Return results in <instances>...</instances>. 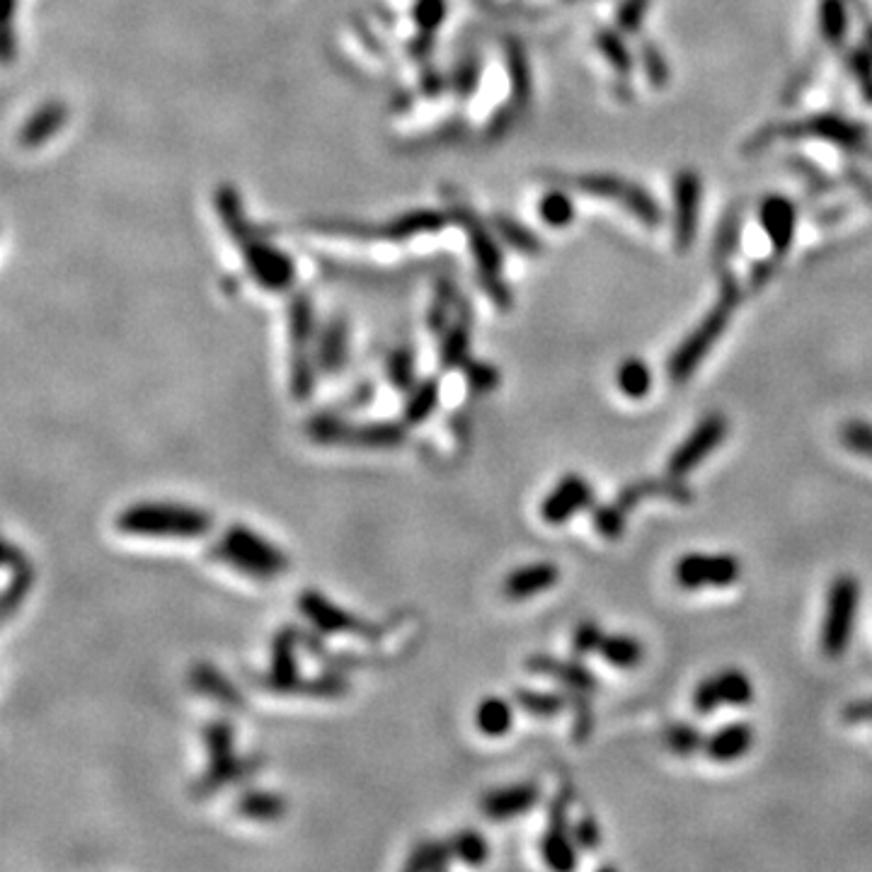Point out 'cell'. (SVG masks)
I'll use <instances>...</instances> for the list:
<instances>
[{
    "instance_id": "1",
    "label": "cell",
    "mask_w": 872,
    "mask_h": 872,
    "mask_svg": "<svg viewBox=\"0 0 872 872\" xmlns=\"http://www.w3.org/2000/svg\"><path fill=\"white\" fill-rule=\"evenodd\" d=\"M117 531L141 538H202L214 529V519L199 507L172 502H139L119 512Z\"/></svg>"
},
{
    "instance_id": "2",
    "label": "cell",
    "mask_w": 872,
    "mask_h": 872,
    "mask_svg": "<svg viewBox=\"0 0 872 872\" xmlns=\"http://www.w3.org/2000/svg\"><path fill=\"white\" fill-rule=\"evenodd\" d=\"M206 749V768L192 785L194 797H209L226 785L250 778L262 766L260 756L235 754V727L228 720H214L202 732Z\"/></svg>"
},
{
    "instance_id": "3",
    "label": "cell",
    "mask_w": 872,
    "mask_h": 872,
    "mask_svg": "<svg viewBox=\"0 0 872 872\" xmlns=\"http://www.w3.org/2000/svg\"><path fill=\"white\" fill-rule=\"evenodd\" d=\"M214 555L228 567L238 570L240 575L262 579V582L289 570V558L284 550L243 524H233L231 529H226V533L218 538Z\"/></svg>"
},
{
    "instance_id": "4",
    "label": "cell",
    "mask_w": 872,
    "mask_h": 872,
    "mask_svg": "<svg viewBox=\"0 0 872 872\" xmlns=\"http://www.w3.org/2000/svg\"><path fill=\"white\" fill-rule=\"evenodd\" d=\"M860 584L853 575H839L826 594L822 623V650L826 657H841L856 630Z\"/></svg>"
},
{
    "instance_id": "5",
    "label": "cell",
    "mask_w": 872,
    "mask_h": 872,
    "mask_svg": "<svg viewBox=\"0 0 872 872\" xmlns=\"http://www.w3.org/2000/svg\"><path fill=\"white\" fill-rule=\"evenodd\" d=\"M298 611L320 635H364V638H369V635L378 633V625L337 606L318 589H303L298 594Z\"/></svg>"
},
{
    "instance_id": "6",
    "label": "cell",
    "mask_w": 872,
    "mask_h": 872,
    "mask_svg": "<svg viewBox=\"0 0 872 872\" xmlns=\"http://www.w3.org/2000/svg\"><path fill=\"white\" fill-rule=\"evenodd\" d=\"M739 575H742V562L727 553H688L674 565V579L684 589L730 587Z\"/></svg>"
},
{
    "instance_id": "7",
    "label": "cell",
    "mask_w": 872,
    "mask_h": 872,
    "mask_svg": "<svg viewBox=\"0 0 872 872\" xmlns=\"http://www.w3.org/2000/svg\"><path fill=\"white\" fill-rule=\"evenodd\" d=\"M572 793L567 788H560L558 795L550 802V817L548 829H545L541 839V856L545 865L558 872H567L577 865L575 853V836H572L570 824H567V814H570Z\"/></svg>"
},
{
    "instance_id": "8",
    "label": "cell",
    "mask_w": 872,
    "mask_h": 872,
    "mask_svg": "<svg viewBox=\"0 0 872 872\" xmlns=\"http://www.w3.org/2000/svg\"><path fill=\"white\" fill-rule=\"evenodd\" d=\"M725 436H727L725 415L713 412V415L703 417V420L696 424V429L681 441L679 449L669 456L667 473L674 475V478H686L691 470L701 466L705 458H708L710 453L725 441Z\"/></svg>"
},
{
    "instance_id": "9",
    "label": "cell",
    "mask_w": 872,
    "mask_h": 872,
    "mask_svg": "<svg viewBox=\"0 0 872 872\" xmlns=\"http://www.w3.org/2000/svg\"><path fill=\"white\" fill-rule=\"evenodd\" d=\"M303 645V630L286 625L272 638V659L265 686L274 693H301L303 676L298 667V647Z\"/></svg>"
},
{
    "instance_id": "10",
    "label": "cell",
    "mask_w": 872,
    "mask_h": 872,
    "mask_svg": "<svg viewBox=\"0 0 872 872\" xmlns=\"http://www.w3.org/2000/svg\"><path fill=\"white\" fill-rule=\"evenodd\" d=\"M751 698H754V686L749 676L739 669H725L696 686L693 708L698 713H713L720 705H749Z\"/></svg>"
},
{
    "instance_id": "11",
    "label": "cell",
    "mask_w": 872,
    "mask_h": 872,
    "mask_svg": "<svg viewBox=\"0 0 872 872\" xmlns=\"http://www.w3.org/2000/svg\"><path fill=\"white\" fill-rule=\"evenodd\" d=\"M594 507V490L587 478L577 473H567L558 480L548 497L541 504V516L550 526H560L570 521L572 516Z\"/></svg>"
},
{
    "instance_id": "12",
    "label": "cell",
    "mask_w": 872,
    "mask_h": 872,
    "mask_svg": "<svg viewBox=\"0 0 872 872\" xmlns=\"http://www.w3.org/2000/svg\"><path fill=\"white\" fill-rule=\"evenodd\" d=\"M722 327H725V313L717 311L710 315L708 320L701 325V330L693 332L688 340L676 349V354L669 361V376L674 383H684L688 376L696 371V366L701 364V359L708 354L710 344L720 337Z\"/></svg>"
},
{
    "instance_id": "13",
    "label": "cell",
    "mask_w": 872,
    "mask_h": 872,
    "mask_svg": "<svg viewBox=\"0 0 872 872\" xmlns=\"http://www.w3.org/2000/svg\"><path fill=\"white\" fill-rule=\"evenodd\" d=\"M538 797H541V788L536 783H514L483 795L480 810L492 822H507V819H516L524 812L533 810Z\"/></svg>"
},
{
    "instance_id": "14",
    "label": "cell",
    "mask_w": 872,
    "mask_h": 872,
    "mask_svg": "<svg viewBox=\"0 0 872 872\" xmlns=\"http://www.w3.org/2000/svg\"><path fill=\"white\" fill-rule=\"evenodd\" d=\"M526 669H529L531 674L550 676V679L560 681V684H565L567 688H575V691L592 693L596 691V686H599L592 669L584 667L582 662H575V659H558V657H550V654H531V657L526 659Z\"/></svg>"
},
{
    "instance_id": "15",
    "label": "cell",
    "mask_w": 872,
    "mask_h": 872,
    "mask_svg": "<svg viewBox=\"0 0 872 872\" xmlns=\"http://www.w3.org/2000/svg\"><path fill=\"white\" fill-rule=\"evenodd\" d=\"M189 684L194 691H199L202 696L211 698L218 705L228 710H243L245 708V696L238 686L223 674L221 669L214 667L209 662H197L189 669Z\"/></svg>"
},
{
    "instance_id": "16",
    "label": "cell",
    "mask_w": 872,
    "mask_h": 872,
    "mask_svg": "<svg viewBox=\"0 0 872 872\" xmlns=\"http://www.w3.org/2000/svg\"><path fill=\"white\" fill-rule=\"evenodd\" d=\"M560 570L553 562H533V565H524L519 570H514L512 575L504 579L502 592L507 599L512 601H524L531 596L548 592L558 584Z\"/></svg>"
},
{
    "instance_id": "17",
    "label": "cell",
    "mask_w": 872,
    "mask_h": 872,
    "mask_svg": "<svg viewBox=\"0 0 872 872\" xmlns=\"http://www.w3.org/2000/svg\"><path fill=\"white\" fill-rule=\"evenodd\" d=\"M645 497H667L676 504H691L693 502V492L688 490V485L681 483V478H674V475H669V478H664V480H659V478L640 480V483L623 487L613 502H616L618 507H623L625 512H630V509H633L635 504H640V499H645Z\"/></svg>"
},
{
    "instance_id": "18",
    "label": "cell",
    "mask_w": 872,
    "mask_h": 872,
    "mask_svg": "<svg viewBox=\"0 0 872 872\" xmlns=\"http://www.w3.org/2000/svg\"><path fill=\"white\" fill-rule=\"evenodd\" d=\"M407 439V424L393 422V420H374V422H361L354 424L349 429L347 446H357V449H398L403 446Z\"/></svg>"
},
{
    "instance_id": "19",
    "label": "cell",
    "mask_w": 872,
    "mask_h": 872,
    "mask_svg": "<svg viewBox=\"0 0 872 872\" xmlns=\"http://www.w3.org/2000/svg\"><path fill=\"white\" fill-rule=\"evenodd\" d=\"M751 744H754V730H751V725H747V722H732V725H725L722 730L710 734L705 739L703 749L713 761L727 763L737 761L739 756L747 754Z\"/></svg>"
},
{
    "instance_id": "20",
    "label": "cell",
    "mask_w": 872,
    "mask_h": 872,
    "mask_svg": "<svg viewBox=\"0 0 872 872\" xmlns=\"http://www.w3.org/2000/svg\"><path fill=\"white\" fill-rule=\"evenodd\" d=\"M235 812L243 819H248V822L272 824L284 819L286 800L279 793H272V790H248L235 802Z\"/></svg>"
},
{
    "instance_id": "21",
    "label": "cell",
    "mask_w": 872,
    "mask_h": 872,
    "mask_svg": "<svg viewBox=\"0 0 872 872\" xmlns=\"http://www.w3.org/2000/svg\"><path fill=\"white\" fill-rule=\"evenodd\" d=\"M514 725V708L512 703L504 698L487 696L475 708V727L485 734V737H504Z\"/></svg>"
},
{
    "instance_id": "22",
    "label": "cell",
    "mask_w": 872,
    "mask_h": 872,
    "mask_svg": "<svg viewBox=\"0 0 872 872\" xmlns=\"http://www.w3.org/2000/svg\"><path fill=\"white\" fill-rule=\"evenodd\" d=\"M439 407V381L427 378V381L417 383L407 390V398L403 405V422L407 427H420L427 422Z\"/></svg>"
},
{
    "instance_id": "23",
    "label": "cell",
    "mask_w": 872,
    "mask_h": 872,
    "mask_svg": "<svg viewBox=\"0 0 872 872\" xmlns=\"http://www.w3.org/2000/svg\"><path fill=\"white\" fill-rule=\"evenodd\" d=\"M349 429H352V422L340 412L332 410L318 412L306 422V434L311 436L315 444L325 446H347Z\"/></svg>"
},
{
    "instance_id": "24",
    "label": "cell",
    "mask_w": 872,
    "mask_h": 872,
    "mask_svg": "<svg viewBox=\"0 0 872 872\" xmlns=\"http://www.w3.org/2000/svg\"><path fill=\"white\" fill-rule=\"evenodd\" d=\"M453 860L451 841H422L417 843L405 860L410 872H436L449 868Z\"/></svg>"
},
{
    "instance_id": "25",
    "label": "cell",
    "mask_w": 872,
    "mask_h": 872,
    "mask_svg": "<svg viewBox=\"0 0 872 872\" xmlns=\"http://www.w3.org/2000/svg\"><path fill=\"white\" fill-rule=\"evenodd\" d=\"M599 654L611 667L633 669L645 657V647L640 645V640L630 638V635H606Z\"/></svg>"
},
{
    "instance_id": "26",
    "label": "cell",
    "mask_w": 872,
    "mask_h": 872,
    "mask_svg": "<svg viewBox=\"0 0 872 872\" xmlns=\"http://www.w3.org/2000/svg\"><path fill=\"white\" fill-rule=\"evenodd\" d=\"M514 701L521 710H526L533 717H555L570 705L565 693L533 691V688H516Z\"/></svg>"
},
{
    "instance_id": "27",
    "label": "cell",
    "mask_w": 872,
    "mask_h": 872,
    "mask_svg": "<svg viewBox=\"0 0 872 872\" xmlns=\"http://www.w3.org/2000/svg\"><path fill=\"white\" fill-rule=\"evenodd\" d=\"M8 572H10V582L5 584V592H3V618L5 621H10V618H13L17 611H20V606L25 604L27 594H30L32 587H34L32 562H25V565L15 567V570H8Z\"/></svg>"
},
{
    "instance_id": "28",
    "label": "cell",
    "mask_w": 872,
    "mask_h": 872,
    "mask_svg": "<svg viewBox=\"0 0 872 872\" xmlns=\"http://www.w3.org/2000/svg\"><path fill=\"white\" fill-rule=\"evenodd\" d=\"M616 381H618V388H621V393L628 395V398H633V400L645 398V395L650 393V388H652L650 369H647L645 361H640V359L623 361V364L618 366Z\"/></svg>"
},
{
    "instance_id": "29",
    "label": "cell",
    "mask_w": 872,
    "mask_h": 872,
    "mask_svg": "<svg viewBox=\"0 0 872 872\" xmlns=\"http://www.w3.org/2000/svg\"><path fill=\"white\" fill-rule=\"evenodd\" d=\"M449 841L453 848V858L470 865V868H478V865H483L490 858V846H487L485 836H480L475 829L458 831Z\"/></svg>"
},
{
    "instance_id": "30",
    "label": "cell",
    "mask_w": 872,
    "mask_h": 872,
    "mask_svg": "<svg viewBox=\"0 0 872 872\" xmlns=\"http://www.w3.org/2000/svg\"><path fill=\"white\" fill-rule=\"evenodd\" d=\"M664 742H667V747L679 756L696 754L698 749L705 747L703 732L696 730L693 725H688V722H676V725H669L667 732H664Z\"/></svg>"
},
{
    "instance_id": "31",
    "label": "cell",
    "mask_w": 872,
    "mask_h": 872,
    "mask_svg": "<svg viewBox=\"0 0 872 872\" xmlns=\"http://www.w3.org/2000/svg\"><path fill=\"white\" fill-rule=\"evenodd\" d=\"M625 512L623 507H618L616 502L611 504H594L592 507V524L594 531L601 533L604 538H621L625 531Z\"/></svg>"
},
{
    "instance_id": "32",
    "label": "cell",
    "mask_w": 872,
    "mask_h": 872,
    "mask_svg": "<svg viewBox=\"0 0 872 872\" xmlns=\"http://www.w3.org/2000/svg\"><path fill=\"white\" fill-rule=\"evenodd\" d=\"M347 691H349V681L335 669L313 676V679H303V686H301L303 696H311V698H340Z\"/></svg>"
},
{
    "instance_id": "33",
    "label": "cell",
    "mask_w": 872,
    "mask_h": 872,
    "mask_svg": "<svg viewBox=\"0 0 872 872\" xmlns=\"http://www.w3.org/2000/svg\"><path fill=\"white\" fill-rule=\"evenodd\" d=\"M604 630L596 621H582L572 633V652L575 657H584V654H592L601 650V642H604Z\"/></svg>"
},
{
    "instance_id": "34",
    "label": "cell",
    "mask_w": 872,
    "mask_h": 872,
    "mask_svg": "<svg viewBox=\"0 0 872 872\" xmlns=\"http://www.w3.org/2000/svg\"><path fill=\"white\" fill-rule=\"evenodd\" d=\"M841 441L848 451L872 458V427L865 422H846L841 429Z\"/></svg>"
},
{
    "instance_id": "35",
    "label": "cell",
    "mask_w": 872,
    "mask_h": 872,
    "mask_svg": "<svg viewBox=\"0 0 872 872\" xmlns=\"http://www.w3.org/2000/svg\"><path fill=\"white\" fill-rule=\"evenodd\" d=\"M567 701H570L572 708H575V727H572V734H575L577 742H584L594 727L592 705H589L587 693L575 691V688H570V693H567Z\"/></svg>"
},
{
    "instance_id": "36",
    "label": "cell",
    "mask_w": 872,
    "mask_h": 872,
    "mask_svg": "<svg viewBox=\"0 0 872 872\" xmlns=\"http://www.w3.org/2000/svg\"><path fill=\"white\" fill-rule=\"evenodd\" d=\"M388 378L398 390H410L415 386V364L407 352H395L388 361Z\"/></svg>"
},
{
    "instance_id": "37",
    "label": "cell",
    "mask_w": 872,
    "mask_h": 872,
    "mask_svg": "<svg viewBox=\"0 0 872 872\" xmlns=\"http://www.w3.org/2000/svg\"><path fill=\"white\" fill-rule=\"evenodd\" d=\"M572 836H575L577 846H582L584 851H594L596 846L601 843V829L599 824H596L594 817H582L577 819V824L572 826Z\"/></svg>"
},
{
    "instance_id": "38",
    "label": "cell",
    "mask_w": 872,
    "mask_h": 872,
    "mask_svg": "<svg viewBox=\"0 0 872 872\" xmlns=\"http://www.w3.org/2000/svg\"><path fill=\"white\" fill-rule=\"evenodd\" d=\"M313 386H315V376H313L311 361H296L294 378H291V393H294V398L298 400L311 398Z\"/></svg>"
},
{
    "instance_id": "39",
    "label": "cell",
    "mask_w": 872,
    "mask_h": 872,
    "mask_svg": "<svg viewBox=\"0 0 872 872\" xmlns=\"http://www.w3.org/2000/svg\"><path fill=\"white\" fill-rule=\"evenodd\" d=\"M468 381L470 388L478 390V393H490L497 386L499 374L487 364H468Z\"/></svg>"
},
{
    "instance_id": "40",
    "label": "cell",
    "mask_w": 872,
    "mask_h": 872,
    "mask_svg": "<svg viewBox=\"0 0 872 872\" xmlns=\"http://www.w3.org/2000/svg\"><path fill=\"white\" fill-rule=\"evenodd\" d=\"M843 722H846V725H863V722H872V698L870 701L848 703L846 708H843Z\"/></svg>"
}]
</instances>
